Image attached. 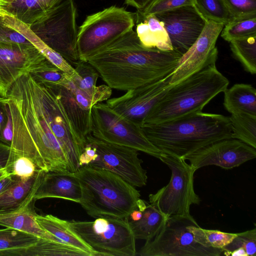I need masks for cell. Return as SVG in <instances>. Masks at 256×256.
I'll return each instance as SVG.
<instances>
[{
    "instance_id": "1",
    "label": "cell",
    "mask_w": 256,
    "mask_h": 256,
    "mask_svg": "<svg viewBox=\"0 0 256 256\" xmlns=\"http://www.w3.org/2000/svg\"><path fill=\"white\" fill-rule=\"evenodd\" d=\"M4 99L14 160L28 157L46 172L78 170L92 132L91 109L82 108L65 86L38 82L29 73L12 85Z\"/></svg>"
},
{
    "instance_id": "2",
    "label": "cell",
    "mask_w": 256,
    "mask_h": 256,
    "mask_svg": "<svg viewBox=\"0 0 256 256\" xmlns=\"http://www.w3.org/2000/svg\"><path fill=\"white\" fill-rule=\"evenodd\" d=\"M182 54L144 46L133 29L86 56L112 89L128 90L174 72Z\"/></svg>"
},
{
    "instance_id": "3",
    "label": "cell",
    "mask_w": 256,
    "mask_h": 256,
    "mask_svg": "<svg viewBox=\"0 0 256 256\" xmlns=\"http://www.w3.org/2000/svg\"><path fill=\"white\" fill-rule=\"evenodd\" d=\"M140 126L148 139L162 153L184 159L212 143L232 136L229 116L202 111Z\"/></svg>"
},
{
    "instance_id": "4",
    "label": "cell",
    "mask_w": 256,
    "mask_h": 256,
    "mask_svg": "<svg viewBox=\"0 0 256 256\" xmlns=\"http://www.w3.org/2000/svg\"><path fill=\"white\" fill-rule=\"evenodd\" d=\"M217 58L218 56L213 57L201 69L172 85L142 124L164 122L202 112L206 104L223 92L229 84L228 80L217 69Z\"/></svg>"
},
{
    "instance_id": "5",
    "label": "cell",
    "mask_w": 256,
    "mask_h": 256,
    "mask_svg": "<svg viewBox=\"0 0 256 256\" xmlns=\"http://www.w3.org/2000/svg\"><path fill=\"white\" fill-rule=\"evenodd\" d=\"M74 174L81 188L79 204L90 216L126 218L137 207L140 192L118 174L88 166Z\"/></svg>"
},
{
    "instance_id": "6",
    "label": "cell",
    "mask_w": 256,
    "mask_h": 256,
    "mask_svg": "<svg viewBox=\"0 0 256 256\" xmlns=\"http://www.w3.org/2000/svg\"><path fill=\"white\" fill-rule=\"evenodd\" d=\"M171 170L168 184L149 195V202L168 218L190 214L192 204H199L200 198L194 190L196 170L184 158L162 153L158 158Z\"/></svg>"
},
{
    "instance_id": "7",
    "label": "cell",
    "mask_w": 256,
    "mask_h": 256,
    "mask_svg": "<svg viewBox=\"0 0 256 256\" xmlns=\"http://www.w3.org/2000/svg\"><path fill=\"white\" fill-rule=\"evenodd\" d=\"M76 14L74 0H62L41 21L30 26L38 37L73 67L80 60Z\"/></svg>"
},
{
    "instance_id": "8",
    "label": "cell",
    "mask_w": 256,
    "mask_h": 256,
    "mask_svg": "<svg viewBox=\"0 0 256 256\" xmlns=\"http://www.w3.org/2000/svg\"><path fill=\"white\" fill-rule=\"evenodd\" d=\"M198 225L192 216L168 217L160 232L146 241L136 255L141 256H220L222 248L197 242L188 226Z\"/></svg>"
},
{
    "instance_id": "9",
    "label": "cell",
    "mask_w": 256,
    "mask_h": 256,
    "mask_svg": "<svg viewBox=\"0 0 256 256\" xmlns=\"http://www.w3.org/2000/svg\"><path fill=\"white\" fill-rule=\"evenodd\" d=\"M136 13L111 6L88 16L78 29L80 60L133 29Z\"/></svg>"
},
{
    "instance_id": "10",
    "label": "cell",
    "mask_w": 256,
    "mask_h": 256,
    "mask_svg": "<svg viewBox=\"0 0 256 256\" xmlns=\"http://www.w3.org/2000/svg\"><path fill=\"white\" fill-rule=\"evenodd\" d=\"M70 226L100 256L136 255V239L126 218H99Z\"/></svg>"
},
{
    "instance_id": "11",
    "label": "cell",
    "mask_w": 256,
    "mask_h": 256,
    "mask_svg": "<svg viewBox=\"0 0 256 256\" xmlns=\"http://www.w3.org/2000/svg\"><path fill=\"white\" fill-rule=\"evenodd\" d=\"M91 134L110 143L141 151L158 158L162 152L146 138L140 126L119 116L106 104L99 102L91 108Z\"/></svg>"
},
{
    "instance_id": "12",
    "label": "cell",
    "mask_w": 256,
    "mask_h": 256,
    "mask_svg": "<svg viewBox=\"0 0 256 256\" xmlns=\"http://www.w3.org/2000/svg\"><path fill=\"white\" fill-rule=\"evenodd\" d=\"M86 143L93 146L97 157L88 166L110 171L134 186L146 185V170L138 158V150L128 146L110 143L94 137L86 136Z\"/></svg>"
},
{
    "instance_id": "13",
    "label": "cell",
    "mask_w": 256,
    "mask_h": 256,
    "mask_svg": "<svg viewBox=\"0 0 256 256\" xmlns=\"http://www.w3.org/2000/svg\"><path fill=\"white\" fill-rule=\"evenodd\" d=\"M50 63L31 43L0 42V94L6 96L20 76Z\"/></svg>"
},
{
    "instance_id": "14",
    "label": "cell",
    "mask_w": 256,
    "mask_h": 256,
    "mask_svg": "<svg viewBox=\"0 0 256 256\" xmlns=\"http://www.w3.org/2000/svg\"><path fill=\"white\" fill-rule=\"evenodd\" d=\"M172 74L127 90L120 96L109 98L106 104L119 116L140 126L150 111L171 87Z\"/></svg>"
},
{
    "instance_id": "15",
    "label": "cell",
    "mask_w": 256,
    "mask_h": 256,
    "mask_svg": "<svg viewBox=\"0 0 256 256\" xmlns=\"http://www.w3.org/2000/svg\"><path fill=\"white\" fill-rule=\"evenodd\" d=\"M154 16L162 22L173 50L182 55L196 40L207 22L194 4L179 7Z\"/></svg>"
},
{
    "instance_id": "16",
    "label": "cell",
    "mask_w": 256,
    "mask_h": 256,
    "mask_svg": "<svg viewBox=\"0 0 256 256\" xmlns=\"http://www.w3.org/2000/svg\"><path fill=\"white\" fill-rule=\"evenodd\" d=\"M256 158V148L236 138L223 139L212 143L187 156L186 160L196 171L214 165L224 169L238 166Z\"/></svg>"
},
{
    "instance_id": "17",
    "label": "cell",
    "mask_w": 256,
    "mask_h": 256,
    "mask_svg": "<svg viewBox=\"0 0 256 256\" xmlns=\"http://www.w3.org/2000/svg\"><path fill=\"white\" fill-rule=\"evenodd\" d=\"M224 24L207 20L195 42L182 55L172 72L170 84L174 85L201 69L212 58L218 56L216 46Z\"/></svg>"
},
{
    "instance_id": "18",
    "label": "cell",
    "mask_w": 256,
    "mask_h": 256,
    "mask_svg": "<svg viewBox=\"0 0 256 256\" xmlns=\"http://www.w3.org/2000/svg\"><path fill=\"white\" fill-rule=\"evenodd\" d=\"M80 186L74 172L45 171L34 199L55 198L80 203Z\"/></svg>"
},
{
    "instance_id": "19",
    "label": "cell",
    "mask_w": 256,
    "mask_h": 256,
    "mask_svg": "<svg viewBox=\"0 0 256 256\" xmlns=\"http://www.w3.org/2000/svg\"><path fill=\"white\" fill-rule=\"evenodd\" d=\"M44 170L38 169L27 180L18 178L8 189L0 194V214L14 212L35 201V192L43 177Z\"/></svg>"
},
{
    "instance_id": "20",
    "label": "cell",
    "mask_w": 256,
    "mask_h": 256,
    "mask_svg": "<svg viewBox=\"0 0 256 256\" xmlns=\"http://www.w3.org/2000/svg\"><path fill=\"white\" fill-rule=\"evenodd\" d=\"M40 226L58 238L62 242L87 253L89 256H100L70 226V222L52 214H36Z\"/></svg>"
},
{
    "instance_id": "21",
    "label": "cell",
    "mask_w": 256,
    "mask_h": 256,
    "mask_svg": "<svg viewBox=\"0 0 256 256\" xmlns=\"http://www.w3.org/2000/svg\"><path fill=\"white\" fill-rule=\"evenodd\" d=\"M0 24L23 35L50 62L70 77L76 74L74 68L38 37L29 26L8 15L0 18Z\"/></svg>"
},
{
    "instance_id": "22",
    "label": "cell",
    "mask_w": 256,
    "mask_h": 256,
    "mask_svg": "<svg viewBox=\"0 0 256 256\" xmlns=\"http://www.w3.org/2000/svg\"><path fill=\"white\" fill-rule=\"evenodd\" d=\"M62 0H8L4 10L9 16L31 26L41 21Z\"/></svg>"
},
{
    "instance_id": "23",
    "label": "cell",
    "mask_w": 256,
    "mask_h": 256,
    "mask_svg": "<svg viewBox=\"0 0 256 256\" xmlns=\"http://www.w3.org/2000/svg\"><path fill=\"white\" fill-rule=\"evenodd\" d=\"M136 32L144 46L164 51L173 50L162 22L156 16L136 18Z\"/></svg>"
},
{
    "instance_id": "24",
    "label": "cell",
    "mask_w": 256,
    "mask_h": 256,
    "mask_svg": "<svg viewBox=\"0 0 256 256\" xmlns=\"http://www.w3.org/2000/svg\"><path fill=\"white\" fill-rule=\"evenodd\" d=\"M34 202L19 211L0 214V226L16 229L39 238L62 242L56 236L42 229L37 222L35 218L36 214L33 206Z\"/></svg>"
},
{
    "instance_id": "25",
    "label": "cell",
    "mask_w": 256,
    "mask_h": 256,
    "mask_svg": "<svg viewBox=\"0 0 256 256\" xmlns=\"http://www.w3.org/2000/svg\"><path fill=\"white\" fill-rule=\"evenodd\" d=\"M168 218L154 206L144 200L140 218L136 220L127 222L136 240L147 241L153 238L160 232Z\"/></svg>"
},
{
    "instance_id": "26",
    "label": "cell",
    "mask_w": 256,
    "mask_h": 256,
    "mask_svg": "<svg viewBox=\"0 0 256 256\" xmlns=\"http://www.w3.org/2000/svg\"><path fill=\"white\" fill-rule=\"evenodd\" d=\"M224 106L230 113L256 116V90L251 84H236L224 92Z\"/></svg>"
},
{
    "instance_id": "27",
    "label": "cell",
    "mask_w": 256,
    "mask_h": 256,
    "mask_svg": "<svg viewBox=\"0 0 256 256\" xmlns=\"http://www.w3.org/2000/svg\"><path fill=\"white\" fill-rule=\"evenodd\" d=\"M52 256L89 255L78 248L64 243L40 238L32 246L22 249L6 252L3 256Z\"/></svg>"
},
{
    "instance_id": "28",
    "label": "cell",
    "mask_w": 256,
    "mask_h": 256,
    "mask_svg": "<svg viewBox=\"0 0 256 256\" xmlns=\"http://www.w3.org/2000/svg\"><path fill=\"white\" fill-rule=\"evenodd\" d=\"M229 117L232 128V138L256 148V116L238 112L231 114Z\"/></svg>"
},
{
    "instance_id": "29",
    "label": "cell",
    "mask_w": 256,
    "mask_h": 256,
    "mask_svg": "<svg viewBox=\"0 0 256 256\" xmlns=\"http://www.w3.org/2000/svg\"><path fill=\"white\" fill-rule=\"evenodd\" d=\"M230 42L234 56L242 64L245 70L256 73V35L232 40Z\"/></svg>"
},
{
    "instance_id": "30",
    "label": "cell",
    "mask_w": 256,
    "mask_h": 256,
    "mask_svg": "<svg viewBox=\"0 0 256 256\" xmlns=\"http://www.w3.org/2000/svg\"><path fill=\"white\" fill-rule=\"evenodd\" d=\"M63 86L70 92L78 104L83 109L89 110L98 103L107 100L112 95V88L107 85L98 86L93 92H86L78 88L72 82L70 78L64 84Z\"/></svg>"
},
{
    "instance_id": "31",
    "label": "cell",
    "mask_w": 256,
    "mask_h": 256,
    "mask_svg": "<svg viewBox=\"0 0 256 256\" xmlns=\"http://www.w3.org/2000/svg\"><path fill=\"white\" fill-rule=\"evenodd\" d=\"M39 238L11 228L0 229V256L8 251L28 248Z\"/></svg>"
},
{
    "instance_id": "32",
    "label": "cell",
    "mask_w": 256,
    "mask_h": 256,
    "mask_svg": "<svg viewBox=\"0 0 256 256\" xmlns=\"http://www.w3.org/2000/svg\"><path fill=\"white\" fill-rule=\"evenodd\" d=\"M188 229L192 234L197 242L207 248L222 249L236 236V233L206 230L200 228L199 225L188 226Z\"/></svg>"
},
{
    "instance_id": "33",
    "label": "cell",
    "mask_w": 256,
    "mask_h": 256,
    "mask_svg": "<svg viewBox=\"0 0 256 256\" xmlns=\"http://www.w3.org/2000/svg\"><path fill=\"white\" fill-rule=\"evenodd\" d=\"M220 33L228 42L256 35V15L234 19L224 26Z\"/></svg>"
},
{
    "instance_id": "34",
    "label": "cell",
    "mask_w": 256,
    "mask_h": 256,
    "mask_svg": "<svg viewBox=\"0 0 256 256\" xmlns=\"http://www.w3.org/2000/svg\"><path fill=\"white\" fill-rule=\"evenodd\" d=\"M194 5L207 20L224 26L233 20L223 0H194Z\"/></svg>"
},
{
    "instance_id": "35",
    "label": "cell",
    "mask_w": 256,
    "mask_h": 256,
    "mask_svg": "<svg viewBox=\"0 0 256 256\" xmlns=\"http://www.w3.org/2000/svg\"><path fill=\"white\" fill-rule=\"evenodd\" d=\"M76 74L70 80L80 90L86 92H92L98 88L96 86L100 76L95 68L88 62L80 60L74 66Z\"/></svg>"
},
{
    "instance_id": "36",
    "label": "cell",
    "mask_w": 256,
    "mask_h": 256,
    "mask_svg": "<svg viewBox=\"0 0 256 256\" xmlns=\"http://www.w3.org/2000/svg\"><path fill=\"white\" fill-rule=\"evenodd\" d=\"M245 250L248 256L256 254V228L236 233V236L222 249L224 254L230 256V253L238 248Z\"/></svg>"
},
{
    "instance_id": "37",
    "label": "cell",
    "mask_w": 256,
    "mask_h": 256,
    "mask_svg": "<svg viewBox=\"0 0 256 256\" xmlns=\"http://www.w3.org/2000/svg\"><path fill=\"white\" fill-rule=\"evenodd\" d=\"M194 4V0H151L142 10H137L136 18H142L172 10Z\"/></svg>"
},
{
    "instance_id": "38",
    "label": "cell",
    "mask_w": 256,
    "mask_h": 256,
    "mask_svg": "<svg viewBox=\"0 0 256 256\" xmlns=\"http://www.w3.org/2000/svg\"><path fill=\"white\" fill-rule=\"evenodd\" d=\"M29 74L38 82L51 83L61 86H63L70 77L52 63L46 67L36 70Z\"/></svg>"
},
{
    "instance_id": "39",
    "label": "cell",
    "mask_w": 256,
    "mask_h": 256,
    "mask_svg": "<svg viewBox=\"0 0 256 256\" xmlns=\"http://www.w3.org/2000/svg\"><path fill=\"white\" fill-rule=\"evenodd\" d=\"M233 20L256 15V0H223Z\"/></svg>"
},
{
    "instance_id": "40",
    "label": "cell",
    "mask_w": 256,
    "mask_h": 256,
    "mask_svg": "<svg viewBox=\"0 0 256 256\" xmlns=\"http://www.w3.org/2000/svg\"><path fill=\"white\" fill-rule=\"evenodd\" d=\"M38 169L31 159L20 156L14 161L9 172L20 180H27L32 177Z\"/></svg>"
},
{
    "instance_id": "41",
    "label": "cell",
    "mask_w": 256,
    "mask_h": 256,
    "mask_svg": "<svg viewBox=\"0 0 256 256\" xmlns=\"http://www.w3.org/2000/svg\"><path fill=\"white\" fill-rule=\"evenodd\" d=\"M0 42L18 44L30 42L16 30L0 24Z\"/></svg>"
},
{
    "instance_id": "42",
    "label": "cell",
    "mask_w": 256,
    "mask_h": 256,
    "mask_svg": "<svg viewBox=\"0 0 256 256\" xmlns=\"http://www.w3.org/2000/svg\"><path fill=\"white\" fill-rule=\"evenodd\" d=\"M14 161L10 146L0 142V168H7L9 172Z\"/></svg>"
},
{
    "instance_id": "43",
    "label": "cell",
    "mask_w": 256,
    "mask_h": 256,
    "mask_svg": "<svg viewBox=\"0 0 256 256\" xmlns=\"http://www.w3.org/2000/svg\"><path fill=\"white\" fill-rule=\"evenodd\" d=\"M97 157L95 148L92 145L86 143V146L79 157L80 166H88Z\"/></svg>"
},
{
    "instance_id": "44",
    "label": "cell",
    "mask_w": 256,
    "mask_h": 256,
    "mask_svg": "<svg viewBox=\"0 0 256 256\" xmlns=\"http://www.w3.org/2000/svg\"><path fill=\"white\" fill-rule=\"evenodd\" d=\"M9 114L4 97L0 94V142L4 143L3 134L8 122Z\"/></svg>"
},
{
    "instance_id": "45",
    "label": "cell",
    "mask_w": 256,
    "mask_h": 256,
    "mask_svg": "<svg viewBox=\"0 0 256 256\" xmlns=\"http://www.w3.org/2000/svg\"><path fill=\"white\" fill-rule=\"evenodd\" d=\"M18 178L11 174L2 178L0 180V194L8 189Z\"/></svg>"
},
{
    "instance_id": "46",
    "label": "cell",
    "mask_w": 256,
    "mask_h": 256,
    "mask_svg": "<svg viewBox=\"0 0 256 256\" xmlns=\"http://www.w3.org/2000/svg\"><path fill=\"white\" fill-rule=\"evenodd\" d=\"M151 0H125V2L128 6L134 7L137 10L143 9Z\"/></svg>"
},
{
    "instance_id": "47",
    "label": "cell",
    "mask_w": 256,
    "mask_h": 256,
    "mask_svg": "<svg viewBox=\"0 0 256 256\" xmlns=\"http://www.w3.org/2000/svg\"><path fill=\"white\" fill-rule=\"evenodd\" d=\"M7 2L8 0H0V18L8 15L4 10V7Z\"/></svg>"
},
{
    "instance_id": "48",
    "label": "cell",
    "mask_w": 256,
    "mask_h": 256,
    "mask_svg": "<svg viewBox=\"0 0 256 256\" xmlns=\"http://www.w3.org/2000/svg\"><path fill=\"white\" fill-rule=\"evenodd\" d=\"M230 255L233 256H248L245 250L242 248L231 252L230 253Z\"/></svg>"
},
{
    "instance_id": "49",
    "label": "cell",
    "mask_w": 256,
    "mask_h": 256,
    "mask_svg": "<svg viewBox=\"0 0 256 256\" xmlns=\"http://www.w3.org/2000/svg\"><path fill=\"white\" fill-rule=\"evenodd\" d=\"M10 174L7 168H2L0 169V180L6 176Z\"/></svg>"
},
{
    "instance_id": "50",
    "label": "cell",
    "mask_w": 256,
    "mask_h": 256,
    "mask_svg": "<svg viewBox=\"0 0 256 256\" xmlns=\"http://www.w3.org/2000/svg\"></svg>"
}]
</instances>
